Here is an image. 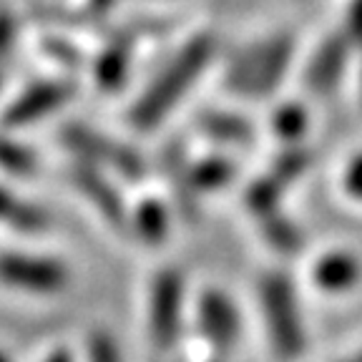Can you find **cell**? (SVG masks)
<instances>
[{
  "label": "cell",
  "mask_w": 362,
  "mask_h": 362,
  "mask_svg": "<svg viewBox=\"0 0 362 362\" xmlns=\"http://www.w3.org/2000/svg\"><path fill=\"white\" fill-rule=\"evenodd\" d=\"M71 272L61 259L33 252H0V284L25 294H56L68 287Z\"/></svg>",
  "instance_id": "obj_5"
},
{
  "label": "cell",
  "mask_w": 362,
  "mask_h": 362,
  "mask_svg": "<svg viewBox=\"0 0 362 362\" xmlns=\"http://www.w3.org/2000/svg\"><path fill=\"white\" fill-rule=\"evenodd\" d=\"M76 88L68 78H43L33 81L3 108L0 113V129L18 131L25 126L38 124L40 119L56 113L63 103L74 98Z\"/></svg>",
  "instance_id": "obj_8"
},
{
  "label": "cell",
  "mask_w": 362,
  "mask_h": 362,
  "mask_svg": "<svg viewBox=\"0 0 362 362\" xmlns=\"http://www.w3.org/2000/svg\"><path fill=\"white\" fill-rule=\"evenodd\" d=\"M259 307L264 312L267 332L279 360H294L305 350V325H302L297 292L284 272H267L257 284Z\"/></svg>",
  "instance_id": "obj_3"
},
{
  "label": "cell",
  "mask_w": 362,
  "mask_h": 362,
  "mask_svg": "<svg viewBox=\"0 0 362 362\" xmlns=\"http://www.w3.org/2000/svg\"><path fill=\"white\" fill-rule=\"evenodd\" d=\"M269 129L282 146H287V144H305V136L310 131V111L300 101L277 103L269 116Z\"/></svg>",
  "instance_id": "obj_18"
},
{
  "label": "cell",
  "mask_w": 362,
  "mask_h": 362,
  "mask_svg": "<svg viewBox=\"0 0 362 362\" xmlns=\"http://www.w3.org/2000/svg\"><path fill=\"white\" fill-rule=\"evenodd\" d=\"M61 144L74 158L98 166L111 176H121L129 181H139L146 176V161L134 146L88 124H66L61 129Z\"/></svg>",
  "instance_id": "obj_4"
},
{
  "label": "cell",
  "mask_w": 362,
  "mask_h": 362,
  "mask_svg": "<svg viewBox=\"0 0 362 362\" xmlns=\"http://www.w3.org/2000/svg\"><path fill=\"white\" fill-rule=\"evenodd\" d=\"M312 161H315V153L307 144H287L274 153L269 164V174L289 189L294 181H300L310 171Z\"/></svg>",
  "instance_id": "obj_20"
},
{
  "label": "cell",
  "mask_w": 362,
  "mask_h": 362,
  "mask_svg": "<svg viewBox=\"0 0 362 362\" xmlns=\"http://www.w3.org/2000/svg\"><path fill=\"white\" fill-rule=\"evenodd\" d=\"M197 320L199 332L206 337V342L216 352L224 355L226 350H232L239 337V315L237 307L232 305V300L226 294L216 292V289H206L199 297Z\"/></svg>",
  "instance_id": "obj_11"
},
{
  "label": "cell",
  "mask_w": 362,
  "mask_h": 362,
  "mask_svg": "<svg viewBox=\"0 0 362 362\" xmlns=\"http://www.w3.org/2000/svg\"><path fill=\"white\" fill-rule=\"evenodd\" d=\"M3 83H6V74L0 71V90H3Z\"/></svg>",
  "instance_id": "obj_32"
},
{
  "label": "cell",
  "mask_w": 362,
  "mask_h": 362,
  "mask_svg": "<svg viewBox=\"0 0 362 362\" xmlns=\"http://www.w3.org/2000/svg\"><path fill=\"white\" fill-rule=\"evenodd\" d=\"M18 38V21L8 8H0V61L11 56Z\"/></svg>",
  "instance_id": "obj_26"
},
{
  "label": "cell",
  "mask_w": 362,
  "mask_h": 362,
  "mask_svg": "<svg viewBox=\"0 0 362 362\" xmlns=\"http://www.w3.org/2000/svg\"><path fill=\"white\" fill-rule=\"evenodd\" d=\"M257 226H259L262 237L269 244L277 255H297L305 244V234L302 229L292 221V216H287L282 209L272 211V214H264L257 219Z\"/></svg>",
  "instance_id": "obj_17"
},
{
  "label": "cell",
  "mask_w": 362,
  "mask_h": 362,
  "mask_svg": "<svg viewBox=\"0 0 362 362\" xmlns=\"http://www.w3.org/2000/svg\"><path fill=\"white\" fill-rule=\"evenodd\" d=\"M216 58V38L211 33H194L169 58L151 83L139 93L129 108V124L136 131H153L169 119L184 98L194 90Z\"/></svg>",
  "instance_id": "obj_1"
},
{
  "label": "cell",
  "mask_w": 362,
  "mask_h": 362,
  "mask_svg": "<svg viewBox=\"0 0 362 362\" xmlns=\"http://www.w3.org/2000/svg\"><path fill=\"white\" fill-rule=\"evenodd\" d=\"M345 362H362V352H357L355 357H350V360H345Z\"/></svg>",
  "instance_id": "obj_31"
},
{
  "label": "cell",
  "mask_w": 362,
  "mask_h": 362,
  "mask_svg": "<svg viewBox=\"0 0 362 362\" xmlns=\"http://www.w3.org/2000/svg\"><path fill=\"white\" fill-rule=\"evenodd\" d=\"M192 174L204 197V194L229 187L237 174V166L232 164V158L221 156V153H204V156H192Z\"/></svg>",
  "instance_id": "obj_19"
},
{
  "label": "cell",
  "mask_w": 362,
  "mask_h": 362,
  "mask_svg": "<svg viewBox=\"0 0 362 362\" xmlns=\"http://www.w3.org/2000/svg\"><path fill=\"white\" fill-rule=\"evenodd\" d=\"M0 226L18 234H40L51 226V216L0 184Z\"/></svg>",
  "instance_id": "obj_16"
},
{
  "label": "cell",
  "mask_w": 362,
  "mask_h": 362,
  "mask_svg": "<svg viewBox=\"0 0 362 362\" xmlns=\"http://www.w3.org/2000/svg\"><path fill=\"white\" fill-rule=\"evenodd\" d=\"M310 274L317 289L337 294L355 287L362 274V267L357 257L350 255L347 249H332V252H325L322 257H317Z\"/></svg>",
  "instance_id": "obj_14"
},
{
  "label": "cell",
  "mask_w": 362,
  "mask_h": 362,
  "mask_svg": "<svg viewBox=\"0 0 362 362\" xmlns=\"http://www.w3.org/2000/svg\"><path fill=\"white\" fill-rule=\"evenodd\" d=\"M68 184L88 202V206L111 226L113 232L129 234V214L131 206L124 202V194L111 181V174L93 164H86L74 158L68 166Z\"/></svg>",
  "instance_id": "obj_7"
},
{
  "label": "cell",
  "mask_w": 362,
  "mask_h": 362,
  "mask_svg": "<svg viewBox=\"0 0 362 362\" xmlns=\"http://www.w3.org/2000/svg\"><path fill=\"white\" fill-rule=\"evenodd\" d=\"M119 6V0H86V11L90 16H106Z\"/></svg>",
  "instance_id": "obj_28"
},
{
  "label": "cell",
  "mask_w": 362,
  "mask_h": 362,
  "mask_svg": "<svg viewBox=\"0 0 362 362\" xmlns=\"http://www.w3.org/2000/svg\"><path fill=\"white\" fill-rule=\"evenodd\" d=\"M357 98H360V108H362V63H360V74H357Z\"/></svg>",
  "instance_id": "obj_30"
},
{
  "label": "cell",
  "mask_w": 362,
  "mask_h": 362,
  "mask_svg": "<svg viewBox=\"0 0 362 362\" xmlns=\"http://www.w3.org/2000/svg\"><path fill=\"white\" fill-rule=\"evenodd\" d=\"M294 35L287 30L249 40L229 56L224 86L244 98H267L282 86L294 61Z\"/></svg>",
  "instance_id": "obj_2"
},
{
  "label": "cell",
  "mask_w": 362,
  "mask_h": 362,
  "mask_svg": "<svg viewBox=\"0 0 362 362\" xmlns=\"http://www.w3.org/2000/svg\"><path fill=\"white\" fill-rule=\"evenodd\" d=\"M40 51H43V56L53 66H58L66 74H74V71L83 68V51H81L74 40H66L61 35H48L40 43Z\"/></svg>",
  "instance_id": "obj_23"
},
{
  "label": "cell",
  "mask_w": 362,
  "mask_h": 362,
  "mask_svg": "<svg viewBox=\"0 0 362 362\" xmlns=\"http://www.w3.org/2000/svg\"><path fill=\"white\" fill-rule=\"evenodd\" d=\"M184 277L174 267L156 272L148 289V332L156 350H171L181 329Z\"/></svg>",
  "instance_id": "obj_6"
},
{
  "label": "cell",
  "mask_w": 362,
  "mask_h": 362,
  "mask_svg": "<svg viewBox=\"0 0 362 362\" xmlns=\"http://www.w3.org/2000/svg\"><path fill=\"white\" fill-rule=\"evenodd\" d=\"M197 129L216 146H249L255 139V126L242 113L224 108H206L197 116Z\"/></svg>",
  "instance_id": "obj_13"
},
{
  "label": "cell",
  "mask_w": 362,
  "mask_h": 362,
  "mask_svg": "<svg viewBox=\"0 0 362 362\" xmlns=\"http://www.w3.org/2000/svg\"><path fill=\"white\" fill-rule=\"evenodd\" d=\"M171 232L169 204L161 197L146 194L131 206L129 214V234L139 237L148 247H161Z\"/></svg>",
  "instance_id": "obj_15"
},
{
  "label": "cell",
  "mask_w": 362,
  "mask_h": 362,
  "mask_svg": "<svg viewBox=\"0 0 362 362\" xmlns=\"http://www.w3.org/2000/svg\"><path fill=\"white\" fill-rule=\"evenodd\" d=\"M134 48L136 38L134 35H116L111 38L96 56L90 58L88 68L93 76V83L103 93H116L126 86L134 66Z\"/></svg>",
  "instance_id": "obj_12"
},
{
  "label": "cell",
  "mask_w": 362,
  "mask_h": 362,
  "mask_svg": "<svg viewBox=\"0 0 362 362\" xmlns=\"http://www.w3.org/2000/svg\"><path fill=\"white\" fill-rule=\"evenodd\" d=\"M43 362H74V355H71L66 347H58V350L48 352V355L43 357Z\"/></svg>",
  "instance_id": "obj_29"
},
{
  "label": "cell",
  "mask_w": 362,
  "mask_h": 362,
  "mask_svg": "<svg viewBox=\"0 0 362 362\" xmlns=\"http://www.w3.org/2000/svg\"><path fill=\"white\" fill-rule=\"evenodd\" d=\"M161 171L169 184V194L174 199V206L189 224L199 219L202 209V192H199L197 181L192 174V156L181 144L171 141L161 153Z\"/></svg>",
  "instance_id": "obj_10"
},
{
  "label": "cell",
  "mask_w": 362,
  "mask_h": 362,
  "mask_svg": "<svg viewBox=\"0 0 362 362\" xmlns=\"http://www.w3.org/2000/svg\"><path fill=\"white\" fill-rule=\"evenodd\" d=\"M88 362H121V352L111 334L93 332L88 337Z\"/></svg>",
  "instance_id": "obj_24"
},
{
  "label": "cell",
  "mask_w": 362,
  "mask_h": 362,
  "mask_svg": "<svg viewBox=\"0 0 362 362\" xmlns=\"http://www.w3.org/2000/svg\"><path fill=\"white\" fill-rule=\"evenodd\" d=\"M0 362H11V360H8V357L3 355V352H0Z\"/></svg>",
  "instance_id": "obj_33"
},
{
  "label": "cell",
  "mask_w": 362,
  "mask_h": 362,
  "mask_svg": "<svg viewBox=\"0 0 362 362\" xmlns=\"http://www.w3.org/2000/svg\"><path fill=\"white\" fill-rule=\"evenodd\" d=\"M339 187L350 199L362 204V151H357L342 169V179H339Z\"/></svg>",
  "instance_id": "obj_25"
},
{
  "label": "cell",
  "mask_w": 362,
  "mask_h": 362,
  "mask_svg": "<svg viewBox=\"0 0 362 362\" xmlns=\"http://www.w3.org/2000/svg\"><path fill=\"white\" fill-rule=\"evenodd\" d=\"M38 169V158H35L33 148L13 139L8 131L0 134V171H6L8 176H33Z\"/></svg>",
  "instance_id": "obj_22"
},
{
  "label": "cell",
  "mask_w": 362,
  "mask_h": 362,
  "mask_svg": "<svg viewBox=\"0 0 362 362\" xmlns=\"http://www.w3.org/2000/svg\"><path fill=\"white\" fill-rule=\"evenodd\" d=\"M355 51V43L345 33V28L327 33L317 43L315 51L310 53V61L305 66V86L317 96L332 93L345 78L347 68H350V58Z\"/></svg>",
  "instance_id": "obj_9"
},
{
  "label": "cell",
  "mask_w": 362,
  "mask_h": 362,
  "mask_svg": "<svg viewBox=\"0 0 362 362\" xmlns=\"http://www.w3.org/2000/svg\"><path fill=\"white\" fill-rule=\"evenodd\" d=\"M345 33L355 43L357 51H362V0H350L345 11Z\"/></svg>",
  "instance_id": "obj_27"
},
{
  "label": "cell",
  "mask_w": 362,
  "mask_h": 362,
  "mask_svg": "<svg viewBox=\"0 0 362 362\" xmlns=\"http://www.w3.org/2000/svg\"><path fill=\"white\" fill-rule=\"evenodd\" d=\"M284 194H287V187L279 184V181L267 171V174L257 176L255 181H249V187L244 189V206H247L249 214L255 216V219H259V216L282 209Z\"/></svg>",
  "instance_id": "obj_21"
}]
</instances>
